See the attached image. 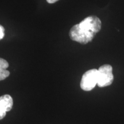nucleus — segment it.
Instances as JSON below:
<instances>
[{
	"mask_svg": "<svg viewBox=\"0 0 124 124\" xmlns=\"http://www.w3.org/2000/svg\"><path fill=\"white\" fill-rule=\"evenodd\" d=\"M13 98L8 94L0 97V106L6 112L11 110L13 107Z\"/></svg>",
	"mask_w": 124,
	"mask_h": 124,
	"instance_id": "obj_4",
	"label": "nucleus"
},
{
	"mask_svg": "<svg viewBox=\"0 0 124 124\" xmlns=\"http://www.w3.org/2000/svg\"><path fill=\"white\" fill-rule=\"evenodd\" d=\"M5 36V29L3 26L0 25V40L2 39Z\"/></svg>",
	"mask_w": 124,
	"mask_h": 124,
	"instance_id": "obj_6",
	"label": "nucleus"
},
{
	"mask_svg": "<svg viewBox=\"0 0 124 124\" xmlns=\"http://www.w3.org/2000/svg\"><path fill=\"white\" fill-rule=\"evenodd\" d=\"M98 83V70L94 69L86 71L82 76L80 87L83 90L89 91L95 87Z\"/></svg>",
	"mask_w": 124,
	"mask_h": 124,
	"instance_id": "obj_3",
	"label": "nucleus"
},
{
	"mask_svg": "<svg viewBox=\"0 0 124 124\" xmlns=\"http://www.w3.org/2000/svg\"><path fill=\"white\" fill-rule=\"evenodd\" d=\"M6 113H7V112H6L5 111H4V110L1 108V107L0 106V120H2V119H3L5 117Z\"/></svg>",
	"mask_w": 124,
	"mask_h": 124,
	"instance_id": "obj_7",
	"label": "nucleus"
},
{
	"mask_svg": "<svg viewBox=\"0 0 124 124\" xmlns=\"http://www.w3.org/2000/svg\"><path fill=\"white\" fill-rule=\"evenodd\" d=\"M102 23L95 16L87 17L79 24L71 28L69 32L71 39L82 44L91 42L101 29Z\"/></svg>",
	"mask_w": 124,
	"mask_h": 124,
	"instance_id": "obj_1",
	"label": "nucleus"
},
{
	"mask_svg": "<svg viewBox=\"0 0 124 124\" xmlns=\"http://www.w3.org/2000/svg\"><path fill=\"white\" fill-rule=\"evenodd\" d=\"M58 1H59V0H46L47 2L49 4H54V3Z\"/></svg>",
	"mask_w": 124,
	"mask_h": 124,
	"instance_id": "obj_8",
	"label": "nucleus"
},
{
	"mask_svg": "<svg viewBox=\"0 0 124 124\" xmlns=\"http://www.w3.org/2000/svg\"><path fill=\"white\" fill-rule=\"evenodd\" d=\"M9 63L7 60L0 58V81L5 79L10 75V72L7 70Z\"/></svg>",
	"mask_w": 124,
	"mask_h": 124,
	"instance_id": "obj_5",
	"label": "nucleus"
},
{
	"mask_svg": "<svg viewBox=\"0 0 124 124\" xmlns=\"http://www.w3.org/2000/svg\"><path fill=\"white\" fill-rule=\"evenodd\" d=\"M114 76L113 68L110 64H103L98 70L97 85L100 87H104L112 84Z\"/></svg>",
	"mask_w": 124,
	"mask_h": 124,
	"instance_id": "obj_2",
	"label": "nucleus"
}]
</instances>
